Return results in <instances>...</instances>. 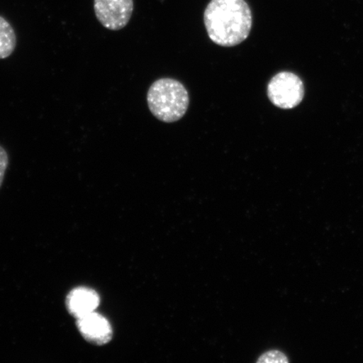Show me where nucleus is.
<instances>
[{
  "label": "nucleus",
  "mask_w": 363,
  "mask_h": 363,
  "mask_svg": "<svg viewBox=\"0 0 363 363\" xmlns=\"http://www.w3.org/2000/svg\"><path fill=\"white\" fill-rule=\"evenodd\" d=\"M208 38L224 48L244 42L252 26V13L245 0H211L203 13Z\"/></svg>",
  "instance_id": "obj_1"
},
{
  "label": "nucleus",
  "mask_w": 363,
  "mask_h": 363,
  "mask_svg": "<svg viewBox=\"0 0 363 363\" xmlns=\"http://www.w3.org/2000/svg\"><path fill=\"white\" fill-rule=\"evenodd\" d=\"M150 111L159 121L172 123L182 119L187 112L189 96L187 89L174 79H158L147 93Z\"/></svg>",
  "instance_id": "obj_2"
},
{
  "label": "nucleus",
  "mask_w": 363,
  "mask_h": 363,
  "mask_svg": "<svg viewBox=\"0 0 363 363\" xmlns=\"http://www.w3.org/2000/svg\"><path fill=\"white\" fill-rule=\"evenodd\" d=\"M305 95L303 82L296 74L282 72L267 85V96L275 106L289 110L298 106Z\"/></svg>",
  "instance_id": "obj_3"
},
{
  "label": "nucleus",
  "mask_w": 363,
  "mask_h": 363,
  "mask_svg": "<svg viewBox=\"0 0 363 363\" xmlns=\"http://www.w3.org/2000/svg\"><path fill=\"white\" fill-rule=\"evenodd\" d=\"M95 16L101 24L111 30L123 29L134 11L133 0H94Z\"/></svg>",
  "instance_id": "obj_4"
},
{
  "label": "nucleus",
  "mask_w": 363,
  "mask_h": 363,
  "mask_svg": "<svg viewBox=\"0 0 363 363\" xmlns=\"http://www.w3.org/2000/svg\"><path fill=\"white\" fill-rule=\"evenodd\" d=\"M76 325L82 337L91 344L103 346L112 339L113 331L110 322L95 311L77 319Z\"/></svg>",
  "instance_id": "obj_5"
},
{
  "label": "nucleus",
  "mask_w": 363,
  "mask_h": 363,
  "mask_svg": "<svg viewBox=\"0 0 363 363\" xmlns=\"http://www.w3.org/2000/svg\"><path fill=\"white\" fill-rule=\"evenodd\" d=\"M101 303L99 294L92 289L79 287L72 289L67 294L66 306L72 316L79 318L91 314Z\"/></svg>",
  "instance_id": "obj_6"
},
{
  "label": "nucleus",
  "mask_w": 363,
  "mask_h": 363,
  "mask_svg": "<svg viewBox=\"0 0 363 363\" xmlns=\"http://www.w3.org/2000/svg\"><path fill=\"white\" fill-rule=\"evenodd\" d=\"M16 43V35L11 23L0 16V59L11 57Z\"/></svg>",
  "instance_id": "obj_7"
},
{
  "label": "nucleus",
  "mask_w": 363,
  "mask_h": 363,
  "mask_svg": "<svg viewBox=\"0 0 363 363\" xmlns=\"http://www.w3.org/2000/svg\"><path fill=\"white\" fill-rule=\"evenodd\" d=\"M289 358L285 354L280 351H270L263 354L262 356L258 359L257 362H289Z\"/></svg>",
  "instance_id": "obj_8"
},
{
  "label": "nucleus",
  "mask_w": 363,
  "mask_h": 363,
  "mask_svg": "<svg viewBox=\"0 0 363 363\" xmlns=\"http://www.w3.org/2000/svg\"><path fill=\"white\" fill-rule=\"evenodd\" d=\"M9 166L8 153L2 146H0V187H1L4 175Z\"/></svg>",
  "instance_id": "obj_9"
}]
</instances>
